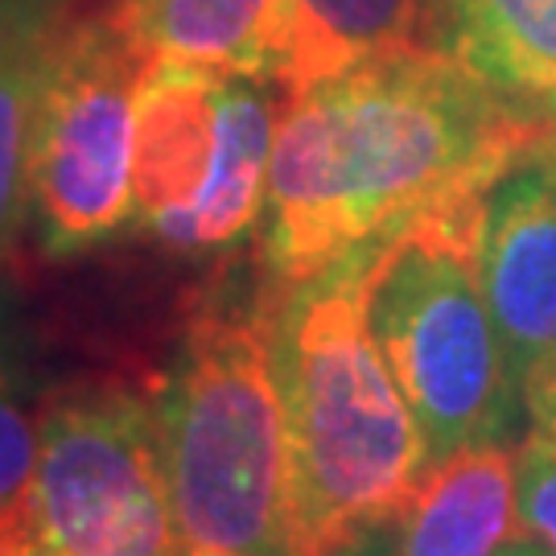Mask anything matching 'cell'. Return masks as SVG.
<instances>
[{
	"label": "cell",
	"instance_id": "cell-1",
	"mask_svg": "<svg viewBox=\"0 0 556 556\" xmlns=\"http://www.w3.org/2000/svg\"><path fill=\"white\" fill-rule=\"evenodd\" d=\"M556 124L498 100L425 41L285 96L268 165L264 260L277 293L486 190Z\"/></svg>",
	"mask_w": 556,
	"mask_h": 556
},
{
	"label": "cell",
	"instance_id": "cell-2",
	"mask_svg": "<svg viewBox=\"0 0 556 556\" xmlns=\"http://www.w3.org/2000/svg\"><path fill=\"white\" fill-rule=\"evenodd\" d=\"M379 252L268 298L289 438L293 556H338L392 528L433 457L371 330Z\"/></svg>",
	"mask_w": 556,
	"mask_h": 556
},
{
	"label": "cell",
	"instance_id": "cell-3",
	"mask_svg": "<svg viewBox=\"0 0 556 556\" xmlns=\"http://www.w3.org/2000/svg\"><path fill=\"white\" fill-rule=\"evenodd\" d=\"M181 544L293 556L289 438L268 305L202 314L153 388Z\"/></svg>",
	"mask_w": 556,
	"mask_h": 556
},
{
	"label": "cell",
	"instance_id": "cell-4",
	"mask_svg": "<svg viewBox=\"0 0 556 556\" xmlns=\"http://www.w3.org/2000/svg\"><path fill=\"white\" fill-rule=\"evenodd\" d=\"M482 194H462L383 243L371 330L417 417L433 466L511 445L523 408L478 277Z\"/></svg>",
	"mask_w": 556,
	"mask_h": 556
},
{
	"label": "cell",
	"instance_id": "cell-5",
	"mask_svg": "<svg viewBox=\"0 0 556 556\" xmlns=\"http://www.w3.org/2000/svg\"><path fill=\"white\" fill-rule=\"evenodd\" d=\"M153 392L83 376L38 408L29 556H181Z\"/></svg>",
	"mask_w": 556,
	"mask_h": 556
},
{
	"label": "cell",
	"instance_id": "cell-6",
	"mask_svg": "<svg viewBox=\"0 0 556 556\" xmlns=\"http://www.w3.org/2000/svg\"><path fill=\"white\" fill-rule=\"evenodd\" d=\"M144 71V54L103 9L62 17L29 157V219L46 256H83L132 223V116Z\"/></svg>",
	"mask_w": 556,
	"mask_h": 556
},
{
	"label": "cell",
	"instance_id": "cell-7",
	"mask_svg": "<svg viewBox=\"0 0 556 556\" xmlns=\"http://www.w3.org/2000/svg\"><path fill=\"white\" fill-rule=\"evenodd\" d=\"M478 277L519 396L556 371V132L532 140L482 194Z\"/></svg>",
	"mask_w": 556,
	"mask_h": 556
},
{
	"label": "cell",
	"instance_id": "cell-8",
	"mask_svg": "<svg viewBox=\"0 0 556 556\" xmlns=\"http://www.w3.org/2000/svg\"><path fill=\"white\" fill-rule=\"evenodd\" d=\"M223 75L149 62L132 116V223L161 236L194 202L215 165Z\"/></svg>",
	"mask_w": 556,
	"mask_h": 556
},
{
	"label": "cell",
	"instance_id": "cell-9",
	"mask_svg": "<svg viewBox=\"0 0 556 556\" xmlns=\"http://www.w3.org/2000/svg\"><path fill=\"white\" fill-rule=\"evenodd\" d=\"M420 41L498 100L556 124V0H420Z\"/></svg>",
	"mask_w": 556,
	"mask_h": 556
},
{
	"label": "cell",
	"instance_id": "cell-10",
	"mask_svg": "<svg viewBox=\"0 0 556 556\" xmlns=\"http://www.w3.org/2000/svg\"><path fill=\"white\" fill-rule=\"evenodd\" d=\"M392 528V556H498L523 532L519 454L475 445L429 466Z\"/></svg>",
	"mask_w": 556,
	"mask_h": 556
},
{
	"label": "cell",
	"instance_id": "cell-11",
	"mask_svg": "<svg viewBox=\"0 0 556 556\" xmlns=\"http://www.w3.org/2000/svg\"><path fill=\"white\" fill-rule=\"evenodd\" d=\"M277 100L268 79L231 75L219 91V144L199 202L161 231V243L206 252L227 248L256 227L268 206V165L277 140Z\"/></svg>",
	"mask_w": 556,
	"mask_h": 556
},
{
	"label": "cell",
	"instance_id": "cell-12",
	"mask_svg": "<svg viewBox=\"0 0 556 556\" xmlns=\"http://www.w3.org/2000/svg\"><path fill=\"white\" fill-rule=\"evenodd\" d=\"M280 0H108L103 13L144 62L268 79ZM273 83V79H268Z\"/></svg>",
	"mask_w": 556,
	"mask_h": 556
},
{
	"label": "cell",
	"instance_id": "cell-13",
	"mask_svg": "<svg viewBox=\"0 0 556 556\" xmlns=\"http://www.w3.org/2000/svg\"><path fill=\"white\" fill-rule=\"evenodd\" d=\"M417 41L420 0H280L268 79L285 96H301Z\"/></svg>",
	"mask_w": 556,
	"mask_h": 556
},
{
	"label": "cell",
	"instance_id": "cell-14",
	"mask_svg": "<svg viewBox=\"0 0 556 556\" xmlns=\"http://www.w3.org/2000/svg\"><path fill=\"white\" fill-rule=\"evenodd\" d=\"M59 25V0H0V256L29 219L34 128Z\"/></svg>",
	"mask_w": 556,
	"mask_h": 556
},
{
	"label": "cell",
	"instance_id": "cell-15",
	"mask_svg": "<svg viewBox=\"0 0 556 556\" xmlns=\"http://www.w3.org/2000/svg\"><path fill=\"white\" fill-rule=\"evenodd\" d=\"M38 475V413L29 417L0 355V556H29V503Z\"/></svg>",
	"mask_w": 556,
	"mask_h": 556
},
{
	"label": "cell",
	"instance_id": "cell-16",
	"mask_svg": "<svg viewBox=\"0 0 556 556\" xmlns=\"http://www.w3.org/2000/svg\"><path fill=\"white\" fill-rule=\"evenodd\" d=\"M519 528L556 553V450L536 438L519 450Z\"/></svg>",
	"mask_w": 556,
	"mask_h": 556
},
{
	"label": "cell",
	"instance_id": "cell-17",
	"mask_svg": "<svg viewBox=\"0 0 556 556\" xmlns=\"http://www.w3.org/2000/svg\"><path fill=\"white\" fill-rule=\"evenodd\" d=\"M523 408L532 420V438L556 450V371L548 379H540L536 388L523 396Z\"/></svg>",
	"mask_w": 556,
	"mask_h": 556
},
{
	"label": "cell",
	"instance_id": "cell-18",
	"mask_svg": "<svg viewBox=\"0 0 556 556\" xmlns=\"http://www.w3.org/2000/svg\"><path fill=\"white\" fill-rule=\"evenodd\" d=\"M498 556H556L553 548H548V544H540L536 536H528V532H519L516 540H511V544H507V548H503V553Z\"/></svg>",
	"mask_w": 556,
	"mask_h": 556
},
{
	"label": "cell",
	"instance_id": "cell-19",
	"mask_svg": "<svg viewBox=\"0 0 556 556\" xmlns=\"http://www.w3.org/2000/svg\"><path fill=\"white\" fill-rule=\"evenodd\" d=\"M181 556H252V553H231V548H181Z\"/></svg>",
	"mask_w": 556,
	"mask_h": 556
},
{
	"label": "cell",
	"instance_id": "cell-20",
	"mask_svg": "<svg viewBox=\"0 0 556 556\" xmlns=\"http://www.w3.org/2000/svg\"><path fill=\"white\" fill-rule=\"evenodd\" d=\"M338 556H363V544H358V540H355V544H351L346 553H338Z\"/></svg>",
	"mask_w": 556,
	"mask_h": 556
}]
</instances>
